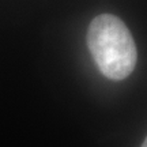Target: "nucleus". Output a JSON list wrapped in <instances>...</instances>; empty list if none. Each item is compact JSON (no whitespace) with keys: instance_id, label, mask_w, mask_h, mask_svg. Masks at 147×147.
<instances>
[{"instance_id":"1","label":"nucleus","mask_w":147,"mask_h":147,"mask_svg":"<svg viewBox=\"0 0 147 147\" xmlns=\"http://www.w3.org/2000/svg\"><path fill=\"white\" fill-rule=\"evenodd\" d=\"M87 47L101 74L112 80H123L135 69L136 45L120 18L101 14L90 22Z\"/></svg>"},{"instance_id":"2","label":"nucleus","mask_w":147,"mask_h":147,"mask_svg":"<svg viewBox=\"0 0 147 147\" xmlns=\"http://www.w3.org/2000/svg\"><path fill=\"white\" fill-rule=\"evenodd\" d=\"M140 147H147V136H146V139H144V142H143V144Z\"/></svg>"}]
</instances>
